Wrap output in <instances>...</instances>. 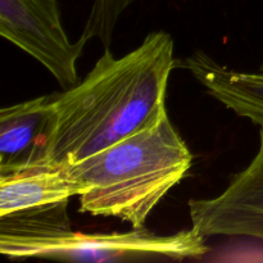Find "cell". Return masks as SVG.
Segmentation results:
<instances>
[{
  "instance_id": "cell-6",
  "label": "cell",
  "mask_w": 263,
  "mask_h": 263,
  "mask_svg": "<svg viewBox=\"0 0 263 263\" xmlns=\"http://www.w3.org/2000/svg\"><path fill=\"white\" fill-rule=\"evenodd\" d=\"M54 97H39L0 110V177L51 166L57 133Z\"/></svg>"
},
{
  "instance_id": "cell-3",
  "label": "cell",
  "mask_w": 263,
  "mask_h": 263,
  "mask_svg": "<svg viewBox=\"0 0 263 263\" xmlns=\"http://www.w3.org/2000/svg\"><path fill=\"white\" fill-rule=\"evenodd\" d=\"M208 252L197 229L158 235L145 228L127 233H77L58 228L32 235L0 234V253L8 258H41L66 262L184 261Z\"/></svg>"
},
{
  "instance_id": "cell-7",
  "label": "cell",
  "mask_w": 263,
  "mask_h": 263,
  "mask_svg": "<svg viewBox=\"0 0 263 263\" xmlns=\"http://www.w3.org/2000/svg\"><path fill=\"white\" fill-rule=\"evenodd\" d=\"M89 186L71 166H48L10 177H0V217L68 203Z\"/></svg>"
},
{
  "instance_id": "cell-1",
  "label": "cell",
  "mask_w": 263,
  "mask_h": 263,
  "mask_svg": "<svg viewBox=\"0 0 263 263\" xmlns=\"http://www.w3.org/2000/svg\"><path fill=\"white\" fill-rule=\"evenodd\" d=\"M175 43L164 31L151 32L126 55L109 49L79 84L53 95L57 133L51 166H71L156 125L166 110Z\"/></svg>"
},
{
  "instance_id": "cell-9",
  "label": "cell",
  "mask_w": 263,
  "mask_h": 263,
  "mask_svg": "<svg viewBox=\"0 0 263 263\" xmlns=\"http://www.w3.org/2000/svg\"><path fill=\"white\" fill-rule=\"evenodd\" d=\"M135 0H94L82 37L87 41L98 39L105 48L112 41L118 20Z\"/></svg>"
},
{
  "instance_id": "cell-4",
  "label": "cell",
  "mask_w": 263,
  "mask_h": 263,
  "mask_svg": "<svg viewBox=\"0 0 263 263\" xmlns=\"http://www.w3.org/2000/svg\"><path fill=\"white\" fill-rule=\"evenodd\" d=\"M0 35L43 64L62 87L77 84V61L87 40H69L57 0H0Z\"/></svg>"
},
{
  "instance_id": "cell-2",
  "label": "cell",
  "mask_w": 263,
  "mask_h": 263,
  "mask_svg": "<svg viewBox=\"0 0 263 263\" xmlns=\"http://www.w3.org/2000/svg\"><path fill=\"white\" fill-rule=\"evenodd\" d=\"M192 162L186 143L168 115L163 116L156 125L71 164L89 186L79 195L80 212L145 228L154 208L186 176Z\"/></svg>"
},
{
  "instance_id": "cell-10",
  "label": "cell",
  "mask_w": 263,
  "mask_h": 263,
  "mask_svg": "<svg viewBox=\"0 0 263 263\" xmlns=\"http://www.w3.org/2000/svg\"><path fill=\"white\" fill-rule=\"evenodd\" d=\"M261 72L263 73V63H262V66H261Z\"/></svg>"
},
{
  "instance_id": "cell-8",
  "label": "cell",
  "mask_w": 263,
  "mask_h": 263,
  "mask_svg": "<svg viewBox=\"0 0 263 263\" xmlns=\"http://www.w3.org/2000/svg\"><path fill=\"white\" fill-rule=\"evenodd\" d=\"M185 67L215 99L240 117L263 127V73L234 71L203 51L185 59Z\"/></svg>"
},
{
  "instance_id": "cell-5",
  "label": "cell",
  "mask_w": 263,
  "mask_h": 263,
  "mask_svg": "<svg viewBox=\"0 0 263 263\" xmlns=\"http://www.w3.org/2000/svg\"><path fill=\"white\" fill-rule=\"evenodd\" d=\"M192 228L208 236H248L263 241V127L259 148L247 168L221 194L189 200Z\"/></svg>"
}]
</instances>
